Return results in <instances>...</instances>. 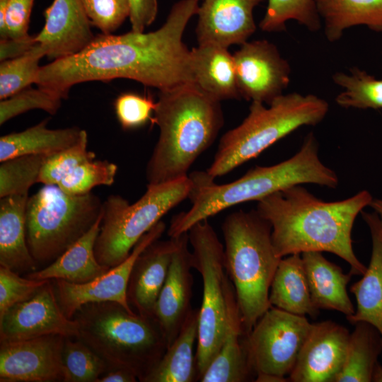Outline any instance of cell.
<instances>
[{
	"label": "cell",
	"mask_w": 382,
	"mask_h": 382,
	"mask_svg": "<svg viewBox=\"0 0 382 382\" xmlns=\"http://www.w3.org/2000/svg\"><path fill=\"white\" fill-rule=\"evenodd\" d=\"M199 8L198 0H180L154 31L97 35L80 52L41 66L35 84L62 99L73 86L92 81L128 79L159 91L195 85L183 35Z\"/></svg>",
	"instance_id": "obj_1"
},
{
	"label": "cell",
	"mask_w": 382,
	"mask_h": 382,
	"mask_svg": "<svg viewBox=\"0 0 382 382\" xmlns=\"http://www.w3.org/2000/svg\"><path fill=\"white\" fill-rule=\"evenodd\" d=\"M373 199L362 190L343 200L324 202L296 185L257 201L256 211L272 227L279 257L329 252L348 262L352 274L363 275L367 267L353 250L352 230L357 215Z\"/></svg>",
	"instance_id": "obj_2"
},
{
	"label": "cell",
	"mask_w": 382,
	"mask_h": 382,
	"mask_svg": "<svg viewBox=\"0 0 382 382\" xmlns=\"http://www.w3.org/2000/svg\"><path fill=\"white\" fill-rule=\"evenodd\" d=\"M192 188L189 198L192 206L171 219L168 235L176 238L196 224L230 207L256 200L296 185L316 184L331 188L338 184L336 173L322 163L318 144L310 133L293 156L270 166H256L229 183L219 185L206 172L189 175Z\"/></svg>",
	"instance_id": "obj_3"
},
{
	"label": "cell",
	"mask_w": 382,
	"mask_h": 382,
	"mask_svg": "<svg viewBox=\"0 0 382 382\" xmlns=\"http://www.w3.org/2000/svg\"><path fill=\"white\" fill-rule=\"evenodd\" d=\"M152 123L159 137L147 163L148 185L187 177L197 158L214 143L224 123L220 101L195 85L159 91Z\"/></svg>",
	"instance_id": "obj_4"
},
{
	"label": "cell",
	"mask_w": 382,
	"mask_h": 382,
	"mask_svg": "<svg viewBox=\"0 0 382 382\" xmlns=\"http://www.w3.org/2000/svg\"><path fill=\"white\" fill-rule=\"evenodd\" d=\"M221 228L225 270L246 335L272 306L270 286L282 257L274 250L270 224L256 210L230 214Z\"/></svg>",
	"instance_id": "obj_5"
},
{
	"label": "cell",
	"mask_w": 382,
	"mask_h": 382,
	"mask_svg": "<svg viewBox=\"0 0 382 382\" xmlns=\"http://www.w3.org/2000/svg\"><path fill=\"white\" fill-rule=\"evenodd\" d=\"M78 338L110 369L134 374L143 382L167 349L166 338L154 318L129 312L115 302L83 305L73 316Z\"/></svg>",
	"instance_id": "obj_6"
},
{
	"label": "cell",
	"mask_w": 382,
	"mask_h": 382,
	"mask_svg": "<svg viewBox=\"0 0 382 382\" xmlns=\"http://www.w3.org/2000/svg\"><path fill=\"white\" fill-rule=\"evenodd\" d=\"M328 110V103L313 94H283L268 107L252 102L243 121L221 137L206 173L213 180L227 174L301 127L318 124Z\"/></svg>",
	"instance_id": "obj_7"
},
{
	"label": "cell",
	"mask_w": 382,
	"mask_h": 382,
	"mask_svg": "<svg viewBox=\"0 0 382 382\" xmlns=\"http://www.w3.org/2000/svg\"><path fill=\"white\" fill-rule=\"evenodd\" d=\"M103 203L92 192L72 195L52 185L28 197L26 238L36 262L51 263L87 233L102 216Z\"/></svg>",
	"instance_id": "obj_8"
},
{
	"label": "cell",
	"mask_w": 382,
	"mask_h": 382,
	"mask_svg": "<svg viewBox=\"0 0 382 382\" xmlns=\"http://www.w3.org/2000/svg\"><path fill=\"white\" fill-rule=\"evenodd\" d=\"M192 188L190 176L158 185H147L145 193L130 204L118 195L103 203V216L96 244L98 262L110 268L124 261L139 239L183 200Z\"/></svg>",
	"instance_id": "obj_9"
},
{
	"label": "cell",
	"mask_w": 382,
	"mask_h": 382,
	"mask_svg": "<svg viewBox=\"0 0 382 382\" xmlns=\"http://www.w3.org/2000/svg\"><path fill=\"white\" fill-rule=\"evenodd\" d=\"M187 233L192 248V267L200 274L203 285L195 352L197 381H199L217 354L223 340L226 318L227 274L224 245L207 220L196 224Z\"/></svg>",
	"instance_id": "obj_10"
},
{
	"label": "cell",
	"mask_w": 382,
	"mask_h": 382,
	"mask_svg": "<svg viewBox=\"0 0 382 382\" xmlns=\"http://www.w3.org/2000/svg\"><path fill=\"white\" fill-rule=\"evenodd\" d=\"M312 323L271 306L243 337L250 366L255 374L286 378L291 373Z\"/></svg>",
	"instance_id": "obj_11"
},
{
	"label": "cell",
	"mask_w": 382,
	"mask_h": 382,
	"mask_svg": "<svg viewBox=\"0 0 382 382\" xmlns=\"http://www.w3.org/2000/svg\"><path fill=\"white\" fill-rule=\"evenodd\" d=\"M166 228L163 221L158 222L139 239L124 261L92 281L75 284L63 279H51L57 301L64 314L73 318L76 311L83 305L107 301L117 303L129 312H134L127 299L132 269L139 255L148 245L159 239Z\"/></svg>",
	"instance_id": "obj_12"
},
{
	"label": "cell",
	"mask_w": 382,
	"mask_h": 382,
	"mask_svg": "<svg viewBox=\"0 0 382 382\" xmlns=\"http://www.w3.org/2000/svg\"><path fill=\"white\" fill-rule=\"evenodd\" d=\"M79 325L62 310L50 279L30 299L0 316V342L20 341L49 335L78 337Z\"/></svg>",
	"instance_id": "obj_13"
},
{
	"label": "cell",
	"mask_w": 382,
	"mask_h": 382,
	"mask_svg": "<svg viewBox=\"0 0 382 382\" xmlns=\"http://www.w3.org/2000/svg\"><path fill=\"white\" fill-rule=\"evenodd\" d=\"M233 58L241 98L270 105L283 95L290 82L291 69L273 43L247 41Z\"/></svg>",
	"instance_id": "obj_14"
},
{
	"label": "cell",
	"mask_w": 382,
	"mask_h": 382,
	"mask_svg": "<svg viewBox=\"0 0 382 382\" xmlns=\"http://www.w3.org/2000/svg\"><path fill=\"white\" fill-rule=\"evenodd\" d=\"M65 337L49 335L0 342L1 382H65Z\"/></svg>",
	"instance_id": "obj_15"
},
{
	"label": "cell",
	"mask_w": 382,
	"mask_h": 382,
	"mask_svg": "<svg viewBox=\"0 0 382 382\" xmlns=\"http://www.w3.org/2000/svg\"><path fill=\"white\" fill-rule=\"evenodd\" d=\"M349 335L332 320L312 323L288 381L334 382L345 360Z\"/></svg>",
	"instance_id": "obj_16"
},
{
	"label": "cell",
	"mask_w": 382,
	"mask_h": 382,
	"mask_svg": "<svg viewBox=\"0 0 382 382\" xmlns=\"http://www.w3.org/2000/svg\"><path fill=\"white\" fill-rule=\"evenodd\" d=\"M189 243L187 232L178 236V246L173 255L168 274L154 309V318L166 338L168 347L179 334L192 309L193 276L191 270L193 267Z\"/></svg>",
	"instance_id": "obj_17"
},
{
	"label": "cell",
	"mask_w": 382,
	"mask_h": 382,
	"mask_svg": "<svg viewBox=\"0 0 382 382\" xmlns=\"http://www.w3.org/2000/svg\"><path fill=\"white\" fill-rule=\"evenodd\" d=\"M44 16L45 25L35 40L52 61L80 52L95 38L81 0H54Z\"/></svg>",
	"instance_id": "obj_18"
},
{
	"label": "cell",
	"mask_w": 382,
	"mask_h": 382,
	"mask_svg": "<svg viewBox=\"0 0 382 382\" xmlns=\"http://www.w3.org/2000/svg\"><path fill=\"white\" fill-rule=\"evenodd\" d=\"M265 0H204L195 30L198 44L228 47L242 45L255 33L254 8Z\"/></svg>",
	"instance_id": "obj_19"
},
{
	"label": "cell",
	"mask_w": 382,
	"mask_h": 382,
	"mask_svg": "<svg viewBox=\"0 0 382 382\" xmlns=\"http://www.w3.org/2000/svg\"><path fill=\"white\" fill-rule=\"evenodd\" d=\"M178 237L155 241L137 257L131 271L127 299L137 313L154 318V309L168 274Z\"/></svg>",
	"instance_id": "obj_20"
},
{
	"label": "cell",
	"mask_w": 382,
	"mask_h": 382,
	"mask_svg": "<svg viewBox=\"0 0 382 382\" xmlns=\"http://www.w3.org/2000/svg\"><path fill=\"white\" fill-rule=\"evenodd\" d=\"M226 318L220 349L199 379L201 382L255 381L243 344L245 335L235 291L228 275L225 285Z\"/></svg>",
	"instance_id": "obj_21"
},
{
	"label": "cell",
	"mask_w": 382,
	"mask_h": 382,
	"mask_svg": "<svg viewBox=\"0 0 382 382\" xmlns=\"http://www.w3.org/2000/svg\"><path fill=\"white\" fill-rule=\"evenodd\" d=\"M191 62L194 84L203 93L220 102L241 98L233 54L228 47L198 44L191 50Z\"/></svg>",
	"instance_id": "obj_22"
},
{
	"label": "cell",
	"mask_w": 382,
	"mask_h": 382,
	"mask_svg": "<svg viewBox=\"0 0 382 382\" xmlns=\"http://www.w3.org/2000/svg\"><path fill=\"white\" fill-rule=\"evenodd\" d=\"M361 214L370 230L371 255L363 277L350 287L357 300V308L347 319L352 325L358 321L369 322L382 334V227L375 212L362 211Z\"/></svg>",
	"instance_id": "obj_23"
},
{
	"label": "cell",
	"mask_w": 382,
	"mask_h": 382,
	"mask_svg": "<svg viewBox=\"0 0 382 382\" xmlns=\"http://www.w3.org/2000/svg\"><path fill=\"white\" fill-rule=\"evenodd\" d=\"M301 257L314 306L319 310L340 312L346 317L353 315L355 308L347 291L352 274H345L340 266L328 260L322 252H303Z\"/></svg>",
	"instance_id": "obj_24"
},
{
	"label": "cell",
	"mask_w": 382,
	"mask_h": 382,
	"mask_svg": "<svg viewBox=\"0 0 382 382\" xmlns=\"http://www.w3.org/2000/svg\"><path fill=\"white\" fill-rule=\"evenodd\" d=\"M28 199V195H18L0 199V265L18 274L36 271L37 266L26 238Z\"/></svg>",
	"instance_id": "obj_25"
},
{
	"label": "cell",
	"mask_w": 382,
	"mask_h": 382,
	"mask_svg": "<svg viewBox=\"0 0 382 382\" xmlns=\"http://www.w3.org/2000/svg\"><path fill=\"white\" fill-rule=\"evenodd\" d=\"M102 216L103 214L87 233L47 267L28 273L25 277L37 280L63 279L83 284L106 272L110 267L98 262L94 250Z\"/></svg>",
	"instance_id": "obj_26"
},
{
	"label": "cell",
	"mask_w": 382,
	"mask_h": 382,
	"mask_svg": "<svg viewBox=\"0 0 382 382\" xmlns=\"http://www.w3.org/2000/svg\"><path fill=\"white\" fill-rule=\"evenodd\" d=\"M199 316V308L190 311L179 334L143 382L197 381L194 347L198 338Z\"/></svg>",
	"instance_id": "obj_27"
},
{
	"label": "cell",
	"mask_w": 382,
	"mask_h": 382,
	"mask_svg": "<svg viewBox=\"0 0 382 382\" xmlns=\"http://www.w3.org/2000/svg\"><path fill=\"white\" fill-rule=\"evenodd\" d=\"M269 300L272 306L288 313L318 317L320 310L311 300L301 254L281 259L271 284Z\"/></svg>",
	"instance_id": "obj_28"
},
{
	"label": "cell",
	"mask_w": 382,
	"mask_h": 382,
	"mask_svg": "<svg viewBox=\"0 0 382 382\" xmlns=\"http://www.w3.org/2000/svg\"><path fill=\"white\" fill-rule=\"evenodd\" d=\"M48 120L0 138V162L25 155L50 156L79 141L84 129L77 127L52 129Z\"/></svg>",
	"instance_id": "obj_29"
},
{
	"label": "cell",
	"mask_w": 382,
	"mask_h": 382,
	"mask_svg": "<svg viewBox=\"0 0 382 382\" xmlns=\"http://www.w3.org/2000/svg\"><path fill=\"white\" fill-rule=\"evenodd\" d=\"M330 42L341 38L351 27L365 25L382 32V0H314Z\"/></svg>",
	"instance_id": "obj_30"
},
{
	"label": "cell",
	"mask_w": 382,
	"mask_h": 382,
	"mask_svg": "<svg viewBox=\"0 0 382 382\" xmlns=\"http://www.w3.org/2000/svg\"><path fill=\"white\" fill-rule=\"evenodd\" d=\"M345 360L334 382H371L382 353V334L366 321L354 324Z\"/></svg>",
	"instance_id": "obj_31"
},
{
	"label": "cell",
	"mask_w": 382,
	"mask_h": 382,
	"mask_svg": "<svg viewBox=\"0 0 382 382\" xmlns=\"http://www.w3.org/2000/svg\"><path fill=\"white\" fill-rule=\"evenodd\" d=\"M332 80L344 89L335 98L338 105L345 108L382 109V79L354 67L349 74L336 72Z\"/></svg>",
	"instance_id": "obj_32"
},
{
	"label": "cell",
	"mask_w": 382,
	"mask_h": 382,
	"mask_svg": "<svg viewBox=\"0 0 382 382\" xmlns=\"http://www.w3.org/2000/svg\"><path fill=\"white\" fill-rule=\"evenodd\" d=\"M46 51L36 43L30 50L0 64V99L7 98L36 83L41 66L40 59Z\"/></svg>",
	"instance_id": "obj_33"
},
{
	"label": "cell",
	"mask_w": 382,
	"mask_h": 382,
	"mask_svg": "<svg viewBox=\"0 0 382 382\" xmlns=\"http://www.w3.org/2000/svg\"><path fill=\"white\" fill-rule=\"evenodd\" d=\"M296 21L310 31H318L321 25L314 0H268L260 28L265 32L285 30L286 22Z\"/></svg>",
	"instance_id": "obj_34"
},
{
	"label": "cell",
	"mask_w": 382,
	"mask_h": 382,
	"mask_svg": "<svg viewBox=\"0 0 382 382\" xmlns=\"http://www.w3.org/2000/svg\"><path fill=\"white\" fill-rule=\"evenodd\" d=\"M62 362L65 382H98L110 369L105 361L78 337H65Z\"/></svg>",
	"instance_id": "obj_35"
},
{
	"label": "cell",
	"mask_w": 382,
	"mask_h": 382,
	"mask_svg": "<svg viewBox=\"0 0 382 382\" xmlns=\"http://www.w3.org/2000/svg\"><path fill=\"white\" fill-rule=\"evenodd\" d=\"M47 157L42 155H25L1 161L0 198L28 195L30 188L38 183L40 173Z\"/></svg>",
	"instance_id": "obj_36"
},
{
	"label": "cell",
	"mask_w": 382,
	"mask_h": 382,
	"mask_svg": "<svg viewBox=\"0 0 382 382\" xmlns=\"http://www.w3.org/2000/svg\"><path fill=\"white\" fill-rule=\"evenodd\" d=\"M117 166L107 160H91L81 163L57 185L64 192L82 195L97 186H111L117 173Z\"/></svg>",
	"instance_id": "obj_37"
},
{
	"label": "cell",
	"mask_w": 382,
	"mask_h": 382,
	"mask_svg": "<svg viewBox=\"0 0 382 382\" xmlns=\"http://www.w3.org/2000/svg\"><path fill=\"white\" fill-rule=\"evenodd\" d=\"M95 158V153L88 149V134L83 130L81 139L75 144L47 157L40 173L38 183L57 185L76 166Z\"/></svg>",
	"instance_id": "obj_38"
},
{
	"label": "cell",
	"mask_w": 382,
	"mask_h": 382,
	"mask_svg": "<svg viewBox=\"0 0 382 382\" xmlns=\"http://www.w3.org/2000/svg\"><path fill=\"white\" fill-rule=\"evenodd\" d=\"M62 98L57 94L38 87L27 88L0 102V125L31 110H42L54 115L59 109Z\"/></svg>",
	"instance_id": "obj_39"
},
{
	"label": "cell",
	"mask_w": 382,
	"mask_h": 382,
	"mask_svg": "<svg viewBox=\"0 0 382 382\" xmlns=\"http://www.w3.org/2000/svg\"><path fill=\"white\" fill-rule=\"evenodd\" d=\"M92 25L110 35L129 17V0H81Z\"/></svg>",
	"instance_id": "obj_40"
},
{
	"label": "cell",
	"mask_w": 382,
	"mask_h": 382,
	"mask_svg": "<svg viewBox=\"0 0 382 382\" xmlns=\"http://www.w3.org/2000/svg\"><path fill=\"white\" fill-rule=\"evenodd\" d=\"M156 102L151 97L135 93L120 94L114 103L117 119L122 128L134 129L152 122Z\"/></svg>",
	"instance_id": "obj_41"
},
{
	"label": "cell",
	"mask_w": 382,
	"mask_h": 382,
	"mask_svg": "<svg viewBox=\"0 0 382 382\" xmlns=\"http://www.w3.org/2000/svg\"><path fill=\"white\" fill-rule=\"evenodd\" d=\"M49 280L22 277L15 271L0 265V316L14 305L30 299Z\"/></svg>",
	"instance_id": "obj_42"
},
{
	"label": "cell",
	"mask_w": 382,
	"mask_h": 382,
	"mask_svg": "<svg viewBox=\"0 0 382 382\" xmlns=\"http://www.w3.org/2000/svg\"><path fill=\"white\" fill-rule=\"evenodd\" d=\"M35 0H7L6 23L8 38L19 39L29 35L30 17Z\"/></svg>",
	"instance_id": "obj_43"
},
{
	"label": "cell",
	"mask_w": 382,
	"mask_h": 382,
	"mask_svg": "<svg viewBox=\"0 0 382 382\" xmlns=\"http://www.w3.org/2000/svg\"><path fill=\"white\" fill-rule=\"evenodd\" d=\"M132 30L142 33L156 19L157 0H129Z\"/></svg>",
	"instance_id": "obj_44"
},
{
	"label": "cell",
	"mask_w": 382,
	"mask_h": 382,
	"mask_svg": "<svg viewBox=\"0 0 382 382\" xmlns=\"http://www.w3.org/2000/svg\"><path fill=\"white\" fill-rule=\"evenodd\" d=\"M36 43L35 35H30L23 38L0 40V60L1 62L21 56Z\"/></svg>",
	"instance_id": "obj_45"
},
{
	"label": "cell",
	"mask_w": 382,
	"mask_h": 382,
	"mask_svg": "<svg viewBox=\"0 0 382 382\" xmlns=\"http://www.w3.org/2000/svg\"><path fill=\"white\" fill-rule=\"evenodd\" d=\"M139 381L132 372L122 369H110L104 373L98 382H136Z\"/></svg>",
	"instance_id": "obj_46"
},
{
	"label": "cell",
	"mask_w": 382,
	"mask_h": 382,
	"mask_svg": "<svg viewBox=\"0 0 382 382\" xmlns=\"http://www.w3.org/2000/svg\"><path fill=\"white\" fill-rule=\"evenodd\" d=\"M256 382H284L289 381L288 378L279 377L277 376L267 374H258L256 375L255 381Z\"/></svg>",
	"instance_id": "obj_47"
},
{
	"label": "cell",
	"mask_w": 382,
	"mask_h": 382,
	"mask_svg": "<svg viewBox=\"0 0 382 382\" xmlns=\"http://www.w3.org/2000/svg\"><path fill=\"white\" fill-rule=\"evenodd\" d=\"M369 206L378 214L382 227V199H373Z\"/></svg>",
	"instance_id": "obj_48"
},
{
	"label": "cell",
	"mask_w": 382,
	"mask_h": 382,
	"mask_svg": "<svg viewBox=\"0 0 382 382\" xmlns=\"http://www.w3.org/2000/svg\"><path fill=\"white\" fill-rule=\"evenodd\" d=\"M372 381L382 382V365L378 362L375 368Z\"/></svg>",
	"instance_id": "obj_49"
}]
</instances>
